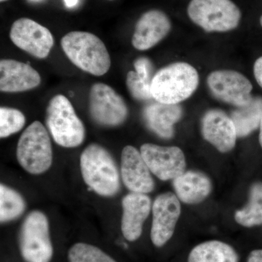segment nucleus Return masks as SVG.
<instances>
[{
    "mask_svg": "<svg viewBox=\"0 0 262 262\" xmlns=\"http://www.w3.org/2000/svg\"><path fill=\"white\" fill-rule=\"evenodd\" d=\"M61 46L74 65L91 75H104L111 67V58L106 46L92 33H68L62 37Z\"/></svg>",
    "mask_w": 262,
    "mask_h": 262,
    "instance_id": "nucleus-1",
    "label": "nucleus"
},
{
    "mask_svg": "<svg viewBox=\"0 0 262 262\" xmlns=\"http://www.w3.org/2000/svg\"><path fill=\"white\" fill-rule=\"evenodd\" d=\"M199 75L192 65L177 62L163 67L153 77L151 94L155 101L179 104L190 97L198 89Z\"/></svg>",
    "mask_w": 262,
    "mask_h": 262,
    "instance_id": "nucleus-2",
    "label": "nucleus"
},
{
    "mask_svg": "<svg viewBox=\"0 0 262 262\" xmlns=\"http://www.w3.org/2000/svg\"><path fill=\"white\" fill-rule=\"evenodd\" d=\"M84 182L99 195L113 196L120 189V175L111 154L98 144H91L80 156Z\"/></svg>",
    "mask_w": 262,
    "mask_h": 262,
    "instance_id": "nucleus-3",
    "label": "nucleus"
},
{
    "mask_svg": "<svg viewBox=\"0 0 262 262\" xmlns=\"http://www.w3.org/2000/svg\"><path fill=\"white\" fill-rule=\"evenodd\" d=\"M46 125L53 140L66 148L81 145L85 137L82 120L75 113L72 103L63 95L51 98L46 110Z\"/></svg>",
    "mask_w": 262,
    "mask_h": 262,
    "instance_id": "nucleus-4",
    "label": "nucleus"
},
{
    "mask_svg": "<svg viewBox=\"0 0 262 262\" xmlns=\"http://www.w3.org/2000/svg\"><path fill=\"white\" fill-rule=\"evenodd\" d=\"M17 159L24 170L38 175L47 171L53 162V150L47 129L34 121L24 131L16 149Z\"/></svg>",
    "mask_w": 262,
    "mask_h": 262,
    "instance_id": "nucleus-5",
    "label": "nucleus"
},
{
    "mask_svg": "<svg viewBox=\"0 0 262 262\" xmlns=\"http://www.w3.org/2000/svg\"><path fill=\"white\" fill-rule=\"evenodd\" d=\"M188 15L206 32H225L238 27L241 12L231 0H192Z\"/></svg>",
    "mask_w": 262,
    "mask_h": 262,
    "instance_id": "nucleus-6",
    "label": "nucleus"
},
{
    "mask_svg": "<svg viewBox=\"0 0 262 262\" xmlns=\"http://www.w3.org/2000/svg\"><path fill=\"white\" fill-rule=\"evenodd\" d=\"M19 246L27 262H50L53 249L50 237L49 224L41 211L31 212L20 229Z\"/></svg>",
    "mask_w": 262,
    "mask_h": 262,
    "instance_id": "nucleus-7",
    "label": "nucleus"
},
{
    "mask_svg": "<svg viewBox=\"0 0 262 262\" xmlns=\"http://www.w3.org/2000/svg\"><path fill=\"white\" fill-rule=\"evenodd\" d=\"M89 110L98 125L118 126L125 121L128 110L120 95L104 83L94 84L90 90Z\"/></svg>",
    "mask_w": 262,
    "mask_h": 262,
    "instance_id": "nucleus-8",
    "label": "nucleus"
},
{
    "mask_svg": "<svg viewBox=\"0 0 262 262\" xmlns=\"http://www.w3.org/2000/svg\"><path fill=\"white\" fill-rule=\"evenodd\" d=\"M207 83L215 98L237 107L246 106L252 100V84L235 71H214L208 75Z\"/></svg>",
    "mask_w": 262,
    "mask_h": 262,
    "instance_id": "nucleus-9",
    "label": "nucleus"
},
{
    "mask_svg": "<svg viewBox=\"0 0 262 262\" xmlns=\"http://www.w3.org/2000/svg\"><path fill=\"white\" fill-rule=\"evenodd\" d=\"M10 38L15 46L40 59L47 58L54 44L49 29L27 18L15 20L10 29Z\"/></svg>",
    "mask_w": 262,
    "mask_h": 262,
    "instance_id": "nucleus-10",
    "label": "nucleus"
},
{
    "mask_svg": "<svg viewBox=\"0 0 262 262\" xmlns=\"http://www.w3.org/2000/svg\"><path fill=\"white\" fill-rule=\"evenodd\" d=\"M140 151L150 171L160 180H173L185 172V156L177 146L144 144Z\"/></svg>",
    "mask_w": 262,
    "mask_h": 262,
    "instance_id": "nucleus-11",
    "label": "nucleus"
},
{
    "mask_svg": "<svg viewBox=\"0 0 262 262\" xmlns=\"http://www.w3.org/2000/svg\"><path fill=\"white\" fill-rule=\"evenodd\" d=\"M151 241L156 247H163L173 235L181 214L179 199L172 192L157 196L153 203Z\"/></svg>",
    "mask_w": 262,
    "mask_h": 262,
    "instance_id": "nucleus-12",
    "label": "nucleus"
},
{
    "mask_svg": "<svg viewBox=\"0 0 262 262\" xmlns=\"http://www.w3.org/2000/svg\"><path fill=\"white\" fill-rule=\"evenodd\" d=\"M141 151L126 146L121 155V176L125 187L132 192L147 194L153 191L155 182Z\"/></svg>",
    "mask_w": 262,
    "mask_h": 262,
    "instance_id": "nucleus-13",
    "label": "nucleus"
},
{
    "mask_svg": "<svg viewBox=\"0 0 262 262\" xmlns=\"http://www.w3.org/2000/svg\"><path fill=\"white\" fill-rule=\"evenodd\" d=\"M171 22L161 10H151L141 15L136 24L133 46L139 51L154 47L168 35Z\"/></svg>",
    "mask_w": 262,
    "mask_h": 262,
    "instance_id": "nucleus-14",
    "label": "nucleus"
},
{
    "mask_svg": "<svg viewBox=\"0 0 262 262\" xmlns=\"http://www.w3.org/2000/svg\"><path fill=\"white\" fill-rule=\"evenodd\" d=\"M202 134L208 142L222 153L233 149L237 137L232 119L220 110H211L205 114Z\"/></svg>",
    "mask_w": 262,
    "mask_h": 262,
    "instance_id": "nucleus-15",
    "label": "nucleus"
},
{
    "mask_svg": "<svg viewBox=\"0 0 262 262\" xmlns=\"http://www.w3.org/2000/svg\"><path fill=\"white\" fill-rule=\"evenodd\" d=\"M41 83V77L29 63L13 59L0 61V91L18 93L29 91Z\"/></svg>",
    "mask_w": 262,
    "mask_h": 262,
    "instance_id": "nucleus-16",
    "label": "nucleus"
},
{
    "mask_svg": "<svg viewBox=\"0 0 262 262\" xmlns=\"http://www.w3.org/2000/svg\"><path fill=\"white\" fill-rule=\"evenodd\" d=\"M122 205V232L125 239L134 242L142 233L143 225L152 208L151 199L146 194L132 192L124 196Z\"/></svg>",
    "mask_w": 262,
    "mask_h": 262,
    "instance_id": "nucleus-17",
    "label": "nucleus"
},
{
    "mask_svg": "<svg viewBox=\"0 0 262 262\" xmlns=\"http://www.w3.org/2000/svg\"><path fill=\"white\" fill-rule=\"evenodd\" d=\"M182 108L179 104L156 102L150 103L144 110L146 125L157 135L170 139L174 134V125L182 118Z\"/></svg>",
    "mask_w": 262,
    "mask_h": 262,
    "instance_id": "nucleus-18",
    "label": "nucleus"
},
{
    "mask_svg": "<svg viewBox=\"0 0 262 262\" xmlns=\"http://www.w3.org/2000/svg\"><path fill=\"white\" fill-rule=\"evenodd\" d=\"M176 195L183 203L198 204L206 199L212 190L211 180L201 172H184L173 180Z\"/></svg>",
    "mask_w": 262,
    "mask_h": 262,
    "instance_id": "nucleus-19",
    "label": "nucleus"
},
{
    "mask_svg": "<svg viewBox=\"0 0 262 262\" xmlns=\"http://www.w3.org/2000/svg\"><path fill=\"white\" fill-rule=\"evenodd\" d=\"M187 262H239V256L230 245L213 239L194 246Z\"/></svg>",
    "mask_w": 262,
    "mask_h": 262,
    "instance_id": "nucleus-20",
    "label": "nucleus"
},
{
    "mask_svg": "<svg viewBox=\"0 0 262 262\" xmlns=\"http://www.w3.org/2000/svg\"><path fill=\"white\" fill-rule=\"evenodd\" d=\"M231 119L237 137H246L260 127L262 117V97H253L251 102L232 112Z\"/></svg>",
    "mask_w": 262,
    "mask_h": 262,
    "instance_id": "nucleus-21",
    "label": "nucleus"
},
{
    "mask_svg": "<svg viewBox=\"0 0 262 262\" xmlns=\"http://www.w3.org/2000/svg\"><path fill=\"white\" fill-rule=\"evenodd\" d=\"M234 219L237 224L246 227L262 225V183L253 184L247 206L236 211Z\"/></svg>",
    "mask_w": 262,
    "mask_h": 262,
    "instance_id": "nucleus-22",
    "label": "nucleus"
},
{
    "mask_svg": "<svg viewBox=\"0 0 262 262\" xmlns=\"http://www.w3.org/2000/svg\"><path fill=\"white\" fill-rule=\"evenodd\" d=\"M26 209L23 196L14 189L0 185V221L2 223L18 219Z\"/></svg>",
    "mask_w": 262,
    "mask_h": 262,
    "instance_id": "nucleus-23",
    "label": "nucleus"
},
{
    "mask_svg": "<svg viewBox=\"0 0 262 262\" xmlns=\"http://www.w3.org/2000/svg\"><path fill=\"white\" fill-rule=\"evenodd\" d=\"M68 258L70 262H116L96 246L82 243L70 248Z\"/></svg>",
    "mask_w": 262,
    "mask_h": 262,
    "instance_id": "nucleus-24",
    "label": "nucleus"
},
{
    "mask_svg": "<svg viewBox=\"0 0 262 262\" xmlns=\"http://www.w3.org/2000/svg\"><path fill=\"white\" fill-rule=\"evenodd\" d=\"M26 117L17 108H0V137L7 138L19 132L24 127Z\"/></svg>",
    "mask_w": 262,
    "mask_h": 262,
    "instance_id": "nucleus-25",
    "label": "nucleus"
},
{
    "mask_svg": "<svg viewBox=\"0 0 262 262\" xmlns=\"http://www.w3.org/2000/svg\"><path fill=\"white\" fill-rule=\"evenodd\" d=\"M126 85L129 92L134 99L138 101H147L152 99L151 85L141 80L136 72L130 71L127 74Z\"/></svg>",
    "mask_w": 262,
    "mask_h": 262,
    "instance_id": "nucleus-26",
    "label": "nucleus"
},
{
    "mask_svg": "<svg viewBox=\"0 0 262 262\" xmlns=\"http://www.w3.org/2000/svg\"><path fill=\"white\" fill-rule=\"evenodd\" d=\"M134 68L141 80L151 85V80L155 75H152L153 65L149 58L146 57L136 58L134 61Z\"/></svg>",
    "mask_w": 262,
    "mask_h": 262,
    "instance_id": "nucleus-27",
    "label": "nucleus"
},
{
    "mask_svg": "<svg viewBox=\"0 0 262 262\" xmlns=\"http://www.w3.org/2000/svg\"><path fill=\"white\" fill-rule=\"evenodd\" d=\"M253 73L258 84L262 89V56L258 58L253 67Z\"/></svg>",
    "mask_w": 262,
    "mask_h": 262,
    "instance_id": "nucleus-28",
    "label": "nucleus"
},
{
    "mask_svg": "<svg viewBox=\"0 0 262 262\" xmlns=\"http://www.w3.org/2000/svg\"><path fill=\"white\" fill-rule=\"evenodd\" d=\"M247 262H262V249L251 251L248 255Z\"/></svg>",
    "mask_w": 262,
    "mask_h": 262,
    "instance_id": "nucleus-29",
    "label": "nucleus"
},
{
    "mask_svg": "<svg viewBox=\"0 0 262 262\" xmlns=\"http://www.w3.org/2000/svg\"><path fill=\"white\" fill-rule=\"evenodd\" d=\"M64 2L67 8H74L78 3V0H64Z\"/></svg>",
    "mask_w": 262,
    "mask_h": 262,
    "instance_id": "nucleus-30",
    "label": "nucleus"
},
{
    "mask_svg": "<svg viewBox=\"0 0 262 262\" xmlns=\"http://www.w3.org/2000/svg\"><path fill=\"white\" fill-rule=\"evenodd\" d=\"M260 134H259V143L260 145L262 147V117L261 120V123H260Z\"/></svg>",
    "mask_w": 262,
    "mask_h": 262,
    "instance_id": "nucleus-31",
    "label": "nucleus"
},
{
    "mask_svg": "<svg viewBox=\"0 0 262 262\" xmlns=\"http://www.w3.org/2000/svg\"><path fill=\"white\" fill-rule=\"evenodd\" d=\"M260 24H261V26L262 27V15L261 16V18H260Z\"/></svg>",
    "mask_w": 262,
    "mask_h": 262,
    "instance_id": "nucleus-32",
    "label": "nucleus"
},
{
    "mask_svg": "<svg viewBox=\"0 0 262 262\" xmlns=\"http://www.w3.org/2000/svg\"><path fill=\"white\" fill-rule=\"evenodd\" d=\"M0 1H1V2H2V3H3V2L6 1V0H0Z\"/></svg>",
    "mask_w": 262,
    "mask_h": 262,
    "instance_id": "nucleus-33",
    "label": "nucleus"
}]
</instances>
